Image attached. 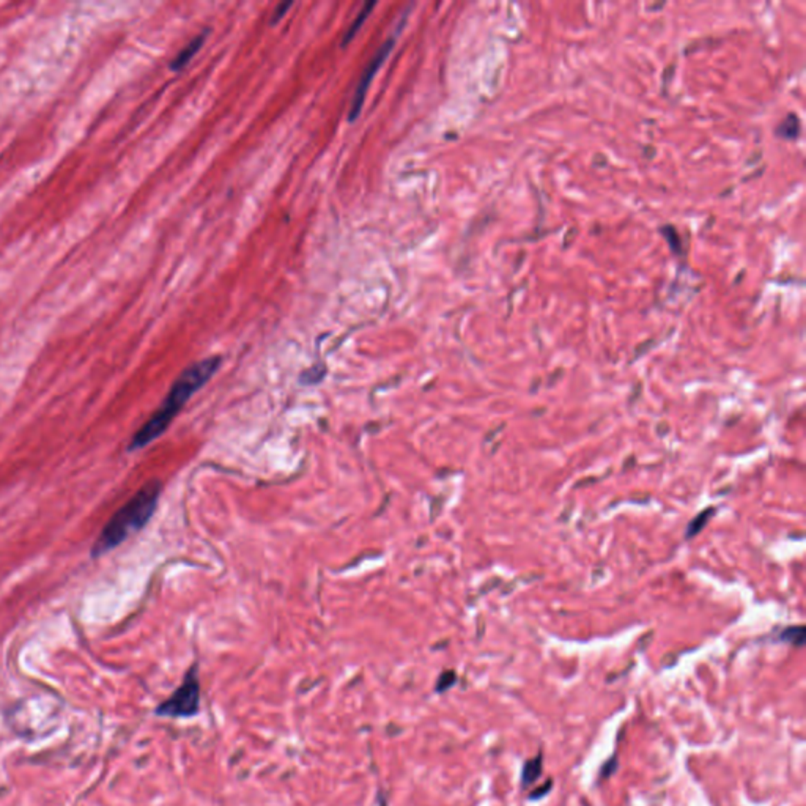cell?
I'll use <instances>...</instances> for the list:
<instances>
[{
    "label": "cell",
    "instance_id": "11",
    "mask_svg": "<svg viewBox=\"0 0 806 806\" xmlns=\"http://www.w3.org/2000/svg\"><path fill=\"white\" fill-rule=\"evenodd\" d=\"M291 7H293V2H282V3H279V5H278V8L274 10V13H273V18H271V21H269V24H271V26H276V24H278V22H279L282 18H284V16L287 15V11H289Z\"/></svg>",
    "mask_w": 806,
    "mask_h": 806
},
{
    "label": "cell",
    "instance_id": "4",
    "mask_svg": "<svg viewBox=\"0 0 806 806\" xmlns=\"http://www.w3.org/2000/svg\"><path fill=\"white\" fill-rule=\"evenodd\" d=\"M394 44H396V37H391L378 50H376L374 59L369 61L367 68L364 70L363 76L359 77L356 92H354V97H353L352 106H350V112H348V122L350 123L356 122L359 118L361 111H363V106H364L365 95H367L370 84H372V81H374L376 73H378V70L381 68V65L385 64L386 59L389 57V54H391V50L394 49Z\"/></svg>",
    "mask_w": 806,
    "mask_h": 806
},
{
    "label": "cell",
    "instance_id": "3",
    "mask_svg": "<svg viewBox=\"0 0 806 806\" xmlns=\"http://www.w3.org/2000/svg\"><path fill=\"white\" fill-rule=\"evenodd\" d=\"M200 709V680L197 664L191 666L184 679L167 700L155 709L157 717L164 718H191L199 713Z\"/></svg>",
    "mask_w": 806,
    "mask_h": 806
},
{
    "label": "cell",
    "instance_id": "10",
    "mask_svg": "<svg viewBox=\"0 0 806 806\" xmlns=\"http://www.w3.org/2000/svg\"><path fill=\"white\" fill-rule=\"evenodd\" d=\"M457 682V675L454 671H444V673L439 675L438 679V684H436V691L438 693H443L449 690L450 687H452Z\"/></svg>",
    "mask_w": 806,
    "mask_h": 806
},
{
    "label": "cell",
    "instance_id": "5",
    "mask_svg": "<svg viewBox=\"0 0 806 806\" xmlns=\"http://www.w3.org/2000/svg\"><path fill=\"white\" fill-rule=\"evenodd\" d=\"M205 38H207V32H204V33H202V35H199V37H195V38L193 39V41H191V43L188 44V46H186V48L182 50V52H180V54L177 55V57L172 60V64H171V68H172L173 71H180V70H183L184 66L188 65L191 60H193L194 55H195L197 52H199V49H200L202 46H204V43H205Z\"/></svg>",
    "mask_w": 806,
    "mask_h": 806
},
{
    "label": "cell",
    "instance_id": "7",
    "mask_svg": "<svg viewBox=\"0 0 806 806\" xmlns=\"http://www.w3.org/2000/svg\"><path fill=\"white\" fill-rule=\"evenodd\" d=\"M375 5H376L375 2H367V3H364V7H363V10L359 11V15L356 16V19H354V21H353V24H352L350 27H348V30H347V33H345V37H343L342 46H347V44L350 43L354 37H356V33L359 32L361 27H363L364 22L367 21V18H369L370 13H372V10L375 8Z\"/></svg>",
    "mask_w": 806,
    "mask_h": 806
},
{
    "label": "cell",
    "instance_id": "9",
    "mask_svg": "<svg viewBox=\"0 0 806 806\" xmlns=\"http://www.w3.org/2000/svg\"><path fill=\"white\" fill-rule=\"evenodd\" d=\"M780 640L789 642V644L797 646V647L803 646V642H805V627H803V625H797V627H787L780 635Z\"/></svg>",
    "mask_w": 806,
    "mask_h": 806
},
{
    "label": "cell",
    "instance_id": "8",
    "mask_svg": "<svg viewBox=\"0 0 806 806\" xmlns=\"http://www.w3.org/2000/svg\"><path fill=\"white\" fill-rule=\"evenodd\" d=\"M713 515H715V509H713V507H709V509H704V510L701 512V514H698V515H696L695 518H693V520L690 521L689 528H687V534H685V537H687V539H691V537H695V535L700 534V532L702 531V529L706 528V525H707V523H709V520H710V518H712Z\"/></svg>",
    "mask_w": 806,
    "mask_h": 806
},
{
    "label": "cell",
    "instance_id": "12",
    "mask_svg": "<svg viewBox=\"0 0 806 806\" xmlns=\"http://www.w3.org/2000/svg\"><path fill=\"white\" fill-rule=\"evenodd\" d=\"M616 769H617V759H616V758H611V759L608 760V762H606V765H603L602 775L605 776V778L611 776V775L614 774V771H616Z\"/></svg>",
    "mask_w": 806,
    "mask_h": 806
},
{
    "label": "cell",
    "instance_id": "1",
    "mask_svg": "<svg viewBox=\"0 0 806 806\" xmlns=\"http://www.w3.org/2000/svg\"><path fill=\"white\" fill-rule=\"evenodd\" d=\"M221 361L222 359L219 356L207 358L184 369L182 375L172 385L161 407L134 435L131 443H129V450L142 449L146 444L153 443L156 438H160L167 430V427L171 425L173 418L180 413V410L191 399V396L199 391L207 381L211 380V376L216 374L219 365H221Z\"/></svg>",
    "mask_w": 806,
    "mask_h": 806
},
{
    "label": "cell",
    "instance_id": "2",
    "mask_svg": "<svg viewBox=\"0 0 806 806\" xmlns=\"http://www.w3.org/2000/svg\"><path fill=\"white\" fill-rule=\"evenodd\" d=\"M160 493L161 483L156 481L148 482L140 488L104 526L93 545L92 556L99 557L106 555L107 551L114 550L122 542H125L133 532L142 529L148 523L151 515L155 514Z\"/></svg>",
    "mask_w": 806,
    "mask_h": 806
},
{
    "label": "cell",
    "instance_id": "6",
    "mask_svg": "<svg viewBox=\"0 0 806 806\" xmlns=\"http://www.w3.org/2000/svg\"><path fill=\"white\" fill-rule=\"evenodd\" d=\"M542 765H544L542 753H539L534 759H529L528 762L523 765L521 785L529 786V785H532V783L537 781L540 775H542Z\"/></svg>",
    "mask_w": 806,
    "mask_h": 806
},
{
    "label": "cell",
    "instance_id": "13",
    "mask_svg": "<svg viewBox=\"0 0 806 806\" xmlns=\"http://www.w3.org/2000/svg\"><path fill=\"white\" fill-rule=\"evenodd\" d=\"M550 787H551V781L546 783V786H545L544 789H542V787L537 789V791H535V792L532 794V796H531V800H537V798H540V797H544V796H545V792H546V791H550Z\"/></svg>",
    "mask_w": 806,
    "mask_h": 806
}]
</instances>
